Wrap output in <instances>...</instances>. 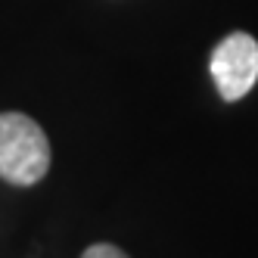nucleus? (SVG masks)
Instances as JSON below:
<instances>
[{
	"instance_id": "obj_1",
	"label": "nucleus",
	"mask_w": 258,
	"mask_h": 258,
	"mask_svg": "<svg viewBox=\"0 0 258 258\" xmlns=\"http://www.w3.org/2000/svg\"><path fill=\"white\" fill-rule=\"evenodd\" d=\"M50 171V140L25 112H0V177L16 187H34Z\"/></svg>"
},
{
	"instance_id": "obj_2",
	"label": "nucleus",
	"mask_w": 258,
	"mask_h": 258,
	"mask_svg": "<svg viewBox=\"0 0 258 258\" xmlns=\"http://www.w3.org/2000/svg\"><path fill=\"white\" fill-rule=\"evenodd\" d=\"M209 69L221 100L227 103L243 100L258 81V41L246 31H230L212 50Z\"/></svg>"
},
{
	"instance_id": "obj_3",
	"label": "nucleus",
	"mask_w": 258,
	"mask_h": 258,
	"mask_svg": "<svg viewBox=\"0 0 258 258\" xmlns=\"http://www.w3.org/2000/svg\"><path fill=\"white\" fill-rule=\"evenodd\" d=\"M81 258H131V255H124L118 246H109V243H97V246H90Z\"/></svg>"
}]
</instances>
